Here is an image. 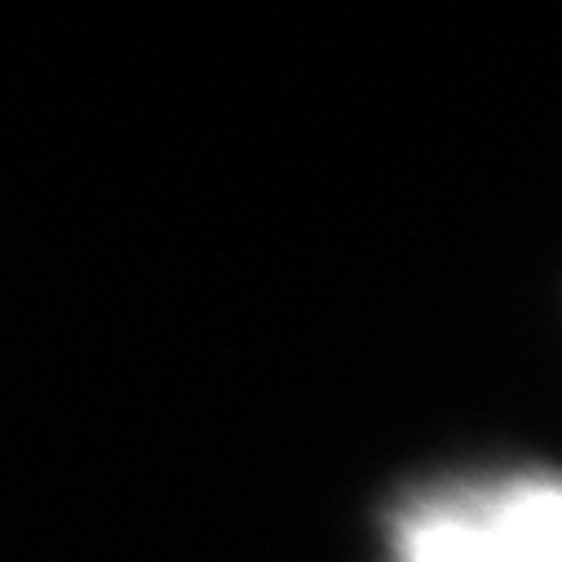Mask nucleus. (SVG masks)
<instances>
[{"mask_svg": "<svg viewBox=\"0 0 562 562\" xmlns=\"http://www.w3.org/2000/svg\"><path fill=\"white\" fill-rule=\"evenodd\" d=\"M390 562H562V487L505 470L420 487L390 509Z\"/></svg>", "mask_w": 562, "mask_h": 562, "instance_id": "nucleus-1", "label": "nucleus"}]
</instances>
